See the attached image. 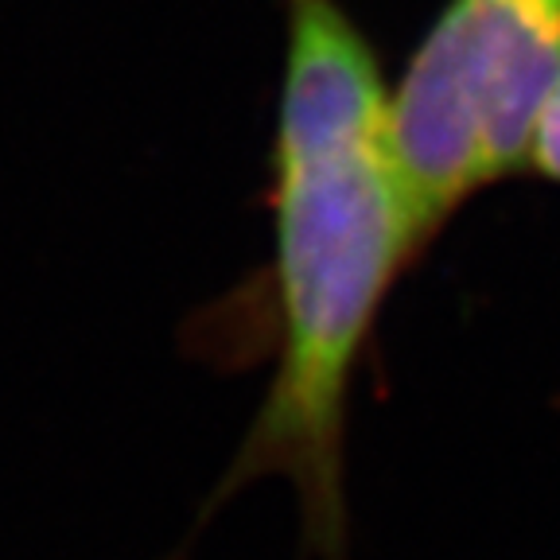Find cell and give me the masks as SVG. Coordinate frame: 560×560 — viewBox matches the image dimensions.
<instances>
[{
	"label": "cell",
	"instance_id": "obj_1",
	"mask_svg": "<svg viewBox=\"0 0 560 560\" xmlns=\"http://www.w3.org/2000/svg\"><path fill=\"white\" fill-rule=\"evenodd\" d=\"M377 51L339 0H284L269 149L277 362L214 506L292 482L304 545L347 560V420L382 307L429 254L385 129Z\"/></svg>",
	"mask_w": 560,
	"mask_h": 560
},
{
	"label": "cell",
	"instance_id": "obj_2",
	"mask_svg": "<svg viewBox=\"0 0 560 560\" xmlns=\"http://www.w3.org/2000/svg\"><path fill=\"white\" fill-rule=\"evenodd\" d=\"M560 82V0H444L401 79L385 129L429 245L471 199L529 172Z\"/></svg>",
	"mask_w": 560,
	"mask_h": 560
},
{
	"label": "cell",
	"instance_id": "obj_3",
	"mask_svg": "<svg viewBox=\"0 0 560 560\" xmlns=\"http://www.w3.org/2000/svg\"><path fill=\"white\" fill-rule=\"evenodd\" d=\"M529 172L549 179V184H560V82H557V90H552L549 105H545L541 125H537Z\"/></svg>",
	"mask_w": 560,
	"mask_h": 560
}]
</instances>
